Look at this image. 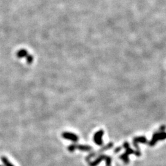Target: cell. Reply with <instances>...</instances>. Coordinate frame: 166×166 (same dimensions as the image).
Segmentation results:
<instances>
[{
    "label": "cell",
    "instance_id": "6da1fadb",
    "mask_svg": "<svg viewBox=\"0 0 166 166\" xmlns=\"http://www.w3.org/2000/svg\"><path fill=\"white\" fill-rule=\"evenodd\" d=\"M123 147L126 149V153L124 154H123L119 156V158L123 160L125 164H128V155L131 154H135L137 156H140L141 155V153L140 152V150H137L134 151L133 150L132 148H130L129 144L128 142H124L123 144Z\"/></svg>",
    "mask_w": 166,
    "mask_h": 166
},
{
    "label": "cell",
    "instance_id": "7a4b0ae2",
    "mask_svg": "<svg viewBox=\"0 0 166 166\" xmlns=\"http://www.w3.org/2000/svg\"><path fill=\"white\" fill-rule=\"evenodd\" d=\"M165 138H166V132H165L164 131H159V132H156L154 133L151 140L148 142V144L150 147H153L158 141L165 140Z\"/></svg>",
    "mask_w": 166,
    "mask_h": 166
},
{
    "label": "cell",
    "instance_id": "3957f363",
    "mask_svg": "<svg viewBox=\"0 0 166 166\" xmlns=\"http://www.w3.org/2000/svg\"><path fill=\"white\" fill-rule=\"evenodd\" d=\"M102 160H106V166H111V158L110 156H106V155H101L99 158L95 159L94 161L92 163H89L90 166H97Z\"/></svg>",
    "mask_w": 166,
    "mask_h": 166
},
{
    "label": "cell",
    "instance_id": "277c9868",
    "mask_svg": "<svg viewBox=\"0 0 166 166\" xmlns=\"http://www.w3.org/2000/svg\"><path fill=\"white\" fill-rule=\"evenodd\" d=\"M68 149L70 152H73L76 149H78L79 150H81L83 151H90L92 150V148L90 146L88 145H82V144H71L69 147H68Z\"/></svg>",
    "mask_w": 166,
    "mask_h": 166
},
{
    "label": "cell",
    "instance_id": "5b68a950",
    "mask_svg": "<svg viewBox=\"0 0 166 166\" xmlns=\"http://www.w3.org/2000/svg\"><path fill=\"white\" fill-rule=\"evenodd\" d=\"M113 143H112V142H110V143H108V144H106V146H105V147L101 148L100 149V150L98 151L97 153H94V152H92V153H91L90 154H89L88 155V156L86 157V158H85V160H87V162H89L91 159L94 158V157H95V156H96V155H97V154L101 153L102 152H103L104 151L107 150V149H109L111 148L112 147H113Z\"/></svg>",
    "mask_w": 166,
    "mask_h": 166
},
{
    "label": "cell",
    "instance_id": "8992f818",
    "mask_svg": "<svg viewBox=\"0 0 166 166\" xmlns=\"http://www.w3.org/2000/svg\"><path fill=\"white\" fill-rule=\"evenodd\" d=\"M104 134V131L102 130H100L96 132L94 137V142L98 144V145H101L103 144V140H102V136Z\"/></svg>",
    "mask_w": 166,
    "mask_h": 166
},
{
    "label": "cell",
    "instance_id": "52a82bcc",
    "mask_svg": "<svg viewBox=\"0 0 166 166\" xmlns=\"http://www.w3.org/2000/svg\"><path fill=\"white\" fill-rule=\"evenodd\" d=\"M144 143L148 144V142L146 137H135L133 139V144L134 147L137 149V150H139L138 149V143Z\"/></svg>",
    "mask_w": 166,
    "mask_h": 166
},
{
    "label": "cell",
    "instance_id": "ba28073f",
    "mask_svg": "<svg viewBox=\"0 0 166 166\" xmlns=\"http://www.w3.org/2000/svg\"><path fill=\"white\" fill-rule=\"evenodd\" d=\"M63 138L67 139V140H72L73 142H77L79 140L78 137L76 135L74 134L73 133L70 132H64L62 133Z\"/></svg>",
    "mask_w": 166,
    "mask_h": 166
},
{
    "label": "cell",
    "instance_id": "9c48e42d",
    "mask_svg": "<svg viewBox=\"0 0 166 166\" xmlns=\"http://www.w3.org/2000/svg\"><path fill=\"white\" fill-rule=\"evenodd\" d=\"M1 159H2L3 163L4 164V165L6 166H14L11 163H9V161L8 160V159L6 158L2 157Z\"/></svg>",
    "mask_w": 166,
    "mask_h": 166
},
{
    "label": "cell",
    "instance_id": "30bf717a",
    "mask_svg": "<svg viewBox=\"0 0 166 166\" xmlns=\"http://www.w3.org/2000/svg\"><path fill=\"white\" fill-rule=\"evenodd\" d=\"M121 149H122V148H121V147H118V148H116L115 149V153H118V152H119L121 150Z\"/></svg>",
    "mask_w": 166,
    "mask_h": 166
},
{
    "label": "cell",
    "instance_id": "8fae6325",
    "mask_svg": "<svg viewBox=\"0 0 166 166\" xmlns=\"http://www.w3.org/2000/svg\"><path fill=\"white\" fill-rule=\"evenodd\" d=\"M0 166H1V165H0Z\"/></svg>",
    "mask_w": 166,
    "mask_h": 166
}]
</instances>
